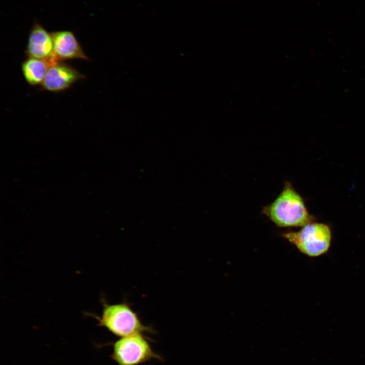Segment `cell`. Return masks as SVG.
Here are the masks:
<instances>
[{"label": "cell", "instance_id": "obj_6", "mask_svg": "<svg viewBox=\"0 0 365 365\" xmlns=\"http://www.w3.org/2000/svg\"><path fill=\"white\" fill-rule=\"evenodd\" d=\"M25 53L27 57L44 60L52 64L57 62L52 33L38 22H34L30 30Z\"/></svg>", "mask_w": 365, "mask_h": 365}, {"label": "cell", "instance_id": "obj_8", "mask_svg": "<svg viewBox=\"0 0 365 365\" xmlns=\"http://www.w3.org/2000/svg\"><path fill=\"white\" fill-rule=\"evenodd\" d=\"M51 65L44 60L27 57L21 63V70L26 82L36 86L41 85Z\"/></svg>", "mask_w": 365, "mask_h": 365}, {"label": "cell", "instance_id": "obj_2", "mask_svg": "<svg viewBox=\"0 0 365 365\" xmlns=\"http://www.w3.org/2000/svg\"><path fill=\"white\" fill-rule=\"evenodd\" d=\"M97 318L100 326L121 338L152 332L151 328L141 322L137 313L126 303L112 305L103 303L101 315Z\"/></svg>", "mask_w": 365, "mask_h": 365}, {"label": "cell", "instance_id": "obj_5", "mask_svg": "<svg viewBox=\"0 0 365 365\" xmlns=\"http://www.w3.org/2000/svg\"><path fill=\"white\" fill-rule=\"evenodd\" d=\"M86 77L70 65L63 62L51 65L41 84V90L57 92L70 88Z\"/></svg>", "mask_w": 365, "mask_h": 365}, {"label": "cell", "instance_id": "obj_4", "mask_svg": "<svg viewBox=\"0 0 365 365\" xmlns=\"http://www.w3.org/2000/svg\"><path fill=\"white\" fill-rule=\"evenodd\" d=\"M112 357L119 365H139L153 359L162 360L143 334L117 340L114 344Z\"/></svg>", "mask_w": 365, "mask_h": 365}, {"label": "cell", "instance_id": "obj_7", "mask_svg": "<svg viewBox=\"0 0 365 365\" xmlns=\"http://www.w3.org/2000/svg\"><path fill=\"white\" fill-rule=\"evenodd\" d=\"M51 33L56 61L63 62L73 59L90 60L74 32L62 30L53 31Z\"/></svg>", "mask_w": 365, "mask_h": 365}, {"label": "cell", "instance_id": "obj_3", "mask_svg": "<svg viewBox=\"0 0 365 365\" xmlns=\"http://www.w3.org/2000/svg\"><path fill=\"white\" fill-rule=\"evenodd\" d=\"M282 236L304 254L316 257L325 253L332 240L330 228L325 224L311 223L299 231L288 232Z\"/></svg>", "mask_w": 365, "mask_h": 365}, {"label": "cell", "instance_id": "obj_1", "mask_svg": "<svg viewBox=\"0 0 365 365\" xmlns=\"http://www.w3.org/2000/svg\"><path fill=\"white\" fill-rule=\"evenodd\" d=\"M262 213L279 227H303L312 223L313 216L301 195L286 181L277 198L263 207Z\"/></svg>", "mask_w": 365, "mask_h": 365}]
</instances>
